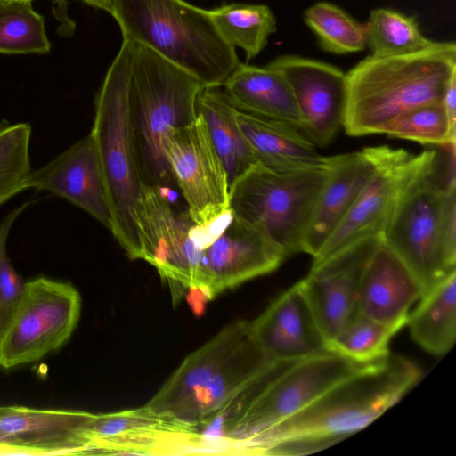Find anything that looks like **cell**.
I'll list each match as a JSON object with an SVG mask.
<instances>
[{"mask_svg": "<svg viewBox=\"0 0 456 456\" xmlns=\"http://www.w3.org/2000/svg\"><path fill=\"white\" fill-rule=\"evenodd\" d=\"M420 378L417 364L389 354L333 384L246 450L254 454L302 455L326 449L372 423Z\"/></svg>", "mask_w": 456, "mask_h": 456, "instance_id": "obj_1", "label": "cell"}, {"mask_svg": "<svg viewBox=\"0 0 456 456\" xmlns=\"http://www.w3.org/2000/svg\"><path fill=\"white\" fill-rule=\"evenodd\" d=\"M276 362L261 348L251 322L235 321L185 357L145 405L197 431L245 395Z\"/></svg>", "mask_w": 456, "mask_h": 456, "instance_id": "obj_2", "label": "cell"}, {"mask_svg": "<svg viewBox=\"0 0 456 456\" xmlns=\"http://www.w3.org/2000/svg\"><path fill=\"white\" fill-rule=\"evenodd\" d=\"M455 147L432 149L380 236L413 274L423 295L456 272Z\"/></svg>", "mask_w": 456, "mask_h": 456, "instance_id": "obj_3", "label": "cell"}, {"mask_svg": "<svg viewBox=\"0 0 456 456\" xmlns=\"http://www.w3.org/2000/svg\"><path fill=\"white\" fill-rule=\"evenodd\" d=\"M456 74V45L436 42L396 56H367L346 76L343 128L350 136L379 134L390 120L412 109L442 103Z\"/></svg>", "mask_w": 456, "mask_h": 456, "instance_id": "obj_4", "label": "cell"}, {"mask_svg": "<svg viewBox=\"0 0 456 456\" xmlns=\"http://www.w3.org/2000/svg\"><path fill=\"white\" fill-rule=\"evenodd\" d=\"M117 54L126 75L142 180L159 186L171 175L165 158L168 133L196 120L198 97L204 86L188 72L129 38H123Z\"/></svg>", "mask_w": 456, "mask_h": 456, "instance_id": "obj_5", "label": "cell"}, {"mask_svg": "<svg viewBox=\"0 0 456 456\" xmlns=\"http://www.w3.org/2000/svg\"><path fill=\"white\" fill-rule=\"evenodd\" d=\"M110 15L123 38L151 49L204 87L222 86L240 62L208 10L184 0H113Z\"/></svg>", "mask_w": 456, "mask_h": 456, "instance_id": "obj_6", "label": "cell"}, {"mask_svg": "<svg viewBox=\"0 0 456 456\" xmlns=\"http://www.w3.org/2000/svg\"><path fill=\"white\" fill-rule=\"evenodd\" d=\"M90 134L104 180L110 213L109 229L128 257L138 259L134 209L143 182L130 117L126 70L118 54L96 94Z\"/></svg>", "mask_w": 456, "mask_h": 456, "instance_id": "obj_7", "label": "cell"}, {"mask_svg": "<svg viewBox=\"0 0 456 456\" xmlns=\"http://www.w3.org/2000/svg\"><path fill=\"white\" fill-rule=\"evenodd\" d=\"M330 168L277 172L254 163L230 184L232 215L261 232L287 256L304 252Z\"/></svg>", "mask_w": 456, "mask_h": 456, "instance_id": "obj_8", "label": "cell"}, {"mask_svg": "<svg viewBox=\"0 0 456 456\" xmlns=\"http://www.w3.org/2000/svg\"><path fill=\"white\" fill-rule=\"evenodd\" d=\"M366 364L333 351L297 361L277 362L247 392L248 399L226 421L224 437L246 449L263 433L292 416L333 384Z\"/></svg>", "mask_w": 456, "mask_h": 456, "instance_id": "obj_9", "label": "cell"}, {"mask_svg": "<svg viewBox=\"0 0 456 456\" xmlns=\"http://www.w3.org/2000/svg\"><path fill=\"white\" fill-rule=\"evenodd\" d=\"M81 297L69 282L38 277L25 284L21 300L0 342V367L38 361L71 337Z\"/></svg>", "mask_w": 456, "mask_h": 456, "instance_id": "obj_10", "label": "cell"}, {"mask_svg": "<svg viewBox=\"0 0 456 456\" xmlns=\"http://www.w3.org/2000/svg\"><path fill=\"white\" fill-rule=\"evenodd\" d=\"M138 259L152 265L169 285L173 297L196 293L201 252L191 238L195 223L175 212L158 185L142 183L134 209Z\"/></svg>", "mask_w": 456, "mask_h": 456, "instance_id": "obj_11", "label": "cell"}, {"mask_svg": "<svg viewBox=\"0 0 456 456\" xmlns=\"http://www.w3.org/2000/svg\"><path fill=\"white\" fill-rule=\"evenodd\" d=\"M165 158L195 224H208L231 209L228 175L200 113L190 125L169 131Z\"/></svg>", "mask_w": 456, "mask_h": 456, "instance_id": "obj_12", "label": "cell"}, {"mask_svg": "<svg viewBox=\"0 0 456 456\" xmlns=\"http://www.w3.org/2000/svg\"><path fill=\"white\" fill-rule=\"evenodd\" d=\"M376 168L354 205L324 242L314 261L322 260L362 238L381 236L407 184L425 165L432 149L411 154L374 147Z\"/></svg>", "mask_w": 456, "mask_h": 456, "instance_id": "obj_13", "label": "cell"}, {"mask_svg": "<svg viewBox=\"0 0 456 456\" xmlns=\"http://www.w3.org/2000/svg\"><path fill=\"white\" fill-rule=\"evenodd\" d=\"M380 242V236H368L313 261L300 281L329 347L357 311L363 273Z\"/></svg>", "mask_w": 456, "mask_h": 456, "instance_id": "obj_14", "label": "cell"}, {"mask_svg": "<svg viewBox=\"0 0 456 456\" xmlns=\"http://www.w3.org/2000/svg\"><path fill=\"white\" fill-rule=\"evenodd\" d=\"M267 66L289 81L302 120V133L316 146L327 147L343 127L346 76L329 63L297 55H281Z\"/></svg>", "mask_w": 456, "mask_h": 456, "instance_id": "obj_15", "label": "cell"}, {"mask_svg": "<svg viewBox=\"0 0 456 456\" xmlns=\"http://www.w3.org/2000/svg\"><path fill=\"white\" fill-rule=\"evenodd\" d=\"M287 256L257 229L232 216L202 250L196 293L211 300L222 292L277 269Z\"/></svg>", "mask_w": 456, "mask_h": 456, "instance_id": "obj_16", "label": "cell"}, {"mask_svg": "<svg viewBox=\"0 0 456 456\" xmlns=\"http://www.w3.org/2000/svg\"><path fill=\"white\" fill-rule=\"evenodd\" d=\"M92 415L77 410L0 406V444L21 455L88 453L86 426Z\"/></svg>", "mask_w": 456, "mask_h": 456, "instance_id": "obj_17", "label": "cell"}, {"mask_svg": "<svg viewBox=\"0 0 456 456\" xmlns=\"http://www.w3.org/2000/svg\"><path fill=\"white\" fill-rule=\"evenodd\" d=\"M254 335L275 361H297L330 351L300 281L254 321Z\"/></svg>", "mask_w": 456, "mask_h": 456, "instance_id": "obj_18", "label": "cell"}, {"mask_svg": "<svg viewBox=\"0 0 456 456\" xmlns=\"http://www.w3.org/2000/svg\"><path fill=\"white\" fill-rule=\"evenodd\" d=\"M27 189L47 191L61 197L110 228L104 180L90 134L45 166L32 169Z\"/></svg>", "mask_w": 456, "mask_h": 456, "instance_id": "obj_19", "label": "cell"}, {"mask_svg": "<svg viewBox=\"0 0 456 456\" xmlns=\"http://www.w3.org/2000/svg\"><path fill=\"white\" fill-rule=\"evenodd\" d=\"M422 296L413 274L381 240L363 273L357 311L398 331Z\"/></svg>", "mask_w": 456, "mask_h": 456, "instance_id": "obj_20", "label": "cell"}, {"mask_svg": "<svg viewBox=\"0 0 456 456\" xmlns=\"http://www.w3.org/2000/svg\"><path fill=\"white\" fill-rule=\"evenodd\" d=\"M196 430L166 419L145 404L135 409L93 413L86 426L91 452H147L164 447L168 441H197Z\"/></svg>", "mask_w": 456, "mask_h": 456, "instance_id": "obj_21", "label": "cell"}, {"mask_svg": "<svg viewBox=\"0 0 456 456\" xmlns=\"http://www.w3.org/2000/svg\"><path fill=\"white\" fill-rule=\"evenodd\" d=\"M376 168L374 147L333 156L304 242V253L316 256L346 216Z\"/></svg>", "mask_w": 456, "mask_h": 456, "instance_id": "obj_22", "label": "cell"}, {"mask_svg": "<svg viewBox=\"0 0 456 456\" xmlns=\"http://www.w3.org/2000/svg\"><path fill=\"white\" fill-rule=\"evenodd\" d=\"M221 88L236 110L302 132L291 86L280 70L240 62Z\"/></svg>", "mask_w": 456, "mask_h": 456, "instance_id": "obj_23", "label": "cell"}, {"mask_svg": "<svg viewBox=\"0 0 456 456\" xmlns=\"http://www.w3.org/2000/svg\"><path fill=\"white\" fill-rule=\"evenodd\" d=\"M238 125L256 163L277 172L327 168L331 157L321 155L298 129L236 110Z\"/></svg>", "mask_w": 456, "mask_h": 456, "instance_id": "obj_24", "label": "cell"}, {"mask_svg": "<svg viewBox=\"0 0 456 456\" xmlns=\"http://www.w3.org/2000/svg\"><path fill=\"white\" fill-rule=\"evenodd\" d=\"M419 301L407 320L411 336L428 353L444 355L456 338V272L436 283Z\"/></svg>", "mask_w": 456, "mask_h": 456, "instance_id": "obj_25", "label": "cell"}, {"mask_svg": "<svg viewBox=\"0 0 456 456\" xmlns=\"http://www.w3.org/2000/svg\"><path fill=\"white\" fill-rule=\"evenodd\" d=\"M198 111L206 122L231 184L256 163L249 145L238 125L236 109L225 97L221 86L204 87L198 97Z\"/></svg>", "mask_w": 456, "mask_h": 456, "instance_id": "obj_26", "label": "cell"}, {"mask_svg": "<svg viewBox=\"0 0 456 456\" xmlns=\"http://www.w3.org/2000/svg\"><path fill=\"white\" fill-rule=\"evenodd\" d=\"M208 12L224 38L244 51L247 61L264 50L277 30L276 18L265 4H224Z\"/></svg>", "mask_w": 456, "mask_h": 456, "instance_id": "obj_27", "label": "cell"}, {"mask_svg": "<svg viewBox=\"0 0 456 456\" xmlns=\"http://www.w3.org/2000/svg\"><path fill=\"white\" fill-rule=\"evenodd\" d=\"M364 26L366 45L374 57L412 53L435 43L421 33L415 16L393 9L371 10Z\"/></svg>", "mask_w": 456, "mask_h": 456, "instance_id": "obj_28", "label": "cell"}, {"mask_svg": "<svg viewBox=\"0 0 456 456\" xmlns=\"http://www.w3.org/2000/svg\"><path fill=\"white\" fill-rule=\"evenodd\" d=\"M304 20L325 52L347 54L367 48L364 23L333 4H314L305 11Z\"/></svg>", "mask_w": 456, "mask_h": 456, "instance_id": "obj_29", "label": "cell"}, {"mask_svg": "<svg viewBox=\"0 0 456 456\" xmlns=\"http://www.w3.org/2000/svg\"><path fill=\"white\" fill-rule=\"evenodd\" d=\"M50 47L44 18L31 2L0 0V53L42 54Z\"/></svg>", "mask_w": 456, "mask_h": 456, "instance_id": "obj_30", "label": "cell"}, {"mask_svg": "<svg viewBox=\"0 0 456 456\" xmlns=\"http://www.w3.org/2000/svg\"><path fill=\"white\" fill-rule=\"evenodd\" d=\"M30 137V125L0 122V205L27 190Z\"/></svg>", "mask_w": 456, "mask_h": 456, "instance_id": "obj_31", "label": "cell"}, {"mask_svg": "<svg viewBox=\"0 0 456 456\" xmlns=\"http://www.w3.org/2000/svg\"><path fill=\"white\" fill-rule=\"evenodd\" d=\"M396 332V330L356 311L330 349L358 362H372L390 354L389 342Z\"/></svg>", "mask_w": 456, "mask_h": 456, "instance_id": "obj_32", "label": "cell"}, {"mask_svg": "<svg viewBox=\"0 0 456 456\" xmlns=\"http://www.w3.org/2000/svg\"><path fill=\"white\" fill-rule=\"evenodd\" d=\"M379 134L421 144H456V129L449 123L443 103L420 106L387 122Z\"/></svg>", "mask_w": 456, "mask_h": 456, "instance_id": "obj_33", "label": "cell"}, {"mask_svg": "<svg viewBox=\"0 0 456 456\" xmlns=\"http://www.w3.org/2000/svg\"><path fill=\"white\" fill-rule=\"evenodd\" d=\"M29 204L26 202L13 209L0 223V342L21 300L26 284L8 256V235L14 221Z\"/></svg>", "mask_w": 456, "mask_h": 456, "instance_id": "obj_34", "label": "cell"}, {"mask_svg": "<svg viewBox=\"0 0 456 456\" xmlns=\"http://www.w3.org/2000/svg\"><path fill=\"white\" fill-rule=\"evenodd\" d=\"M442 103L451 126L456 129V74L447 86Z\"/></svg>", "mask_w": 456, "mask_h": 456, "instance_id": "obj_35", "label": "cell"}, {"mask_svg": "<svg viewBox=\"0 0 456 456\" xmlns=\"http://www.w3.org/2000/svg\"><path fill=\"white\" fill-rule=\"evenodd\" d=\"M86 4L91 5L92 7L98 8L103 10L110 14L112 12L113 9V0H81Z\"/></svg>", "mask_w": 456, "mask_h": 456, "instance_id": "obj_36", "label": "cell"}, {"mask_svg": "<svg viewBox=\"0 0 456 456\" xmlns=\"http://www.w3.org/2000/svg\"><path fill=\"white\" fill-rule=\"evenodd\" d=\"M17 1H27V2H31L32 0H17Z\"/></svg>", "mask_w": 456, "mask_h": 456, "instance_id": "obj_37", "label": "cell"}]
</instances>
